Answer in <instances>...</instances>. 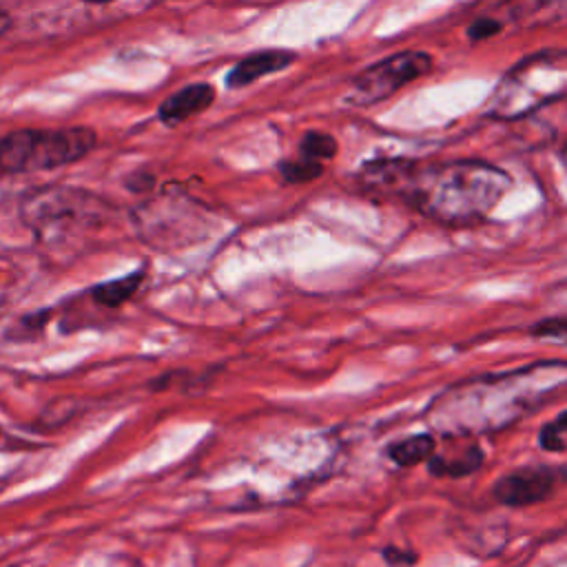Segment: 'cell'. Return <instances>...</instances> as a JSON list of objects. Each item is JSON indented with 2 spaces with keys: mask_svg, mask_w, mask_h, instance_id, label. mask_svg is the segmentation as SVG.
Returning <instances> with one entry per match:
<instances>
[{
  "mask_svg": "<svg viewBox=\"0 0 567 567\" xmlns=\"http://www.w3.org/2000/svg\"><path fill=\"white\" fill-rule=\"evenodd\" d=\"M501 29H503V24L498 20H494V18H478V20H474L467 27V35H470V40H485V38L496 35Z\"/></svg>",
  "mask_w": 567,
  "mask_h": 567,
  "instance_id": "obj_18",
  "label": "cell"
},
{
  "mask_svg": "<svg viewBox=\"0 0 567 567\" xmlns=\"http://www.w3.org/2000/svg\"><path fill=\"white\" fill-rule=\"evenodd\" d=\"M558 157H560V162L567 166V142H563V146L558 148Z\"/></svg>",
  "mask_w": 567,
  "mask_h": 567,
  "instance_id": "obj_21",
  "label": "cell"
},
{
  "mask_svg": "<svg viewBox=\"0 0 567 567\" xmlns=\"http://www.w3.org/2000/svg\"><path fill=\"white\" fill-rule=\"evenodd\" d=\"M93 146L91 128L13 131L0 140V168L9 173L55 168L84 157Z\"/></svg>",
  "mask_w": 567,
  "mask_h": 567,
  "instance_id": "obj_4",
  "label": "cell"
},
{
  "mask_svg": "<svg viewBox=\"0 0 567 567\" xmlns=\"http://www.w3.org/2000/svg\"><path fill=\"white\" fill-rule=\"evenodd\" d=\"M86 2H95V4H104V2H111V0H86Z\"/></svg>",
  "mask_w": 567,
  "mask_h": 567,
  "instance_id": "obj_22",
  "label": "cell"
},
{
  "mask_svg": "<svg viewBox=\"0 0 567 567\" xmlns=\"http://www.w3.org/2000/svg\"><path fill=\"white\" fill-rule=\"evenodd\" d=\"M281 175L292 182V184H301V182H310L315 177L321 175L323 166L317 159L310 157H301V159H286L279 164Z\"/></svg>",
  "mask_w": 567,
  "mask_h": 567,
  "instance_id": "obj_16",
  "label": "cell"
},
{
  "mask_svg": "<svg viewBox=\"0 0 567 567\" xmlns=\"http://www.w3.org/2000/svg\"><path fill=\"white\" fill-rule=\"evenodd\" d=\"M556 485L554 467H518L494 483V496L509 507H525L545 501Z\"/></svg>",
  "mask_w": 567,
  "mask_h": 567,
  "instance_id": "obj_7",
  "label": "cell"
},
{
  "mask_svg": "<svg viewBox=\"0 0 567 567\" xmlns=\"http://www.w3.org/2000/svg\"><path fill=\"white\" fill-rule=\"evenodd\" d=\"M385 556H396V551H394V549H388ZM388 560H392V563H405L408 558H405V554H399V558H388Z\"/></svg>",
  "mask_w": 567,
  "mask_h": 567,
  "instance_id": "obj_20",
  "label": "cell"
},
{
  "mask_svg": "<svg viewBox=\"0 0 567 567\" xmlns=\"http://www.w3.org/2000/svg\"><path fill=\"white\" fill-rule=\"evenodd\" d=\"M337 153V140L328 133L310 131L301 137V155L310 159H330Z\"/></svg>",
  "mask_w": 567,
  "mask_h": 567,
  "instance_id": "obj_15",
  "label": "cell"
},
{
  "mask_svg": "<svg viewBox=\"0 0 567 567\" xmlns=\"http://www.w3.org/2000/svg\"><path fill=\"white\" fill-rule=\"evenodd\" d=\"M509 186V175L494 164L454 159L416 166L405 202L439 224L467 226L485 219Z\"/></svg>",
  "mask_w": 567,
  "mask_h": 567,
  "instance_id": "obj_2",
  "label": "cell"
},
{
  "mask_svg": "<svg viewBox=\"0 0 567 567\" xmlns=\"http://www.w3.org/2000/svg\"><path fill=\"white\" fill-rule=\"evenodd\" d=\"M295 60V53L290 51H279V49H270V51H257L252 55H246L244 60H239L230 73L226 75V84L233 89L246 86L264 75H270L275 71H281L284 66H288Z\"/></svg>",
  "mask_w": 567,
  "mask_h": 567,
  "instance_id": "obj_10",
  "label": "cell"
},
{
  "mask_svg": "<svg viewBox=\"0 0 567 567\" xmlns=\"http://www.w3.org/2000/svg\"><path fill=\"white\" fill-rule=\"evenodd\" d=\"M538 443L547 452H563L567 447V410L540 427Z\"/></svg>",
  "mask_w": 567,
  "mask_h": 567,
  "instance_id": "obj_14",
  "label": "cell"
},
{
  "mask_svg": "<svg viewBox=\"0 0 567 567\" xmlns=\"http://www.w3.org/2000/svg\"><path fill=\"white\" fill-rule=\"evenodd\" d=\"M9 27H11V18H9V13L0 11V35H2Z\"/></svg>",
  "mask_w": 567,
  "mask_h": 567,
  "instance_id": "obj_19",
  "label": "cell"
},
{
  "mask_svg": "<svg viewBox=\"0 0 567 567\" xmlns=\"http://www.w3.org/2000/svg\"><path fill=\"white\" fill-rule=\"evenodd\" d=\"M0 303H2V299H0Z\"/></svg>",
  "mask_w": 567,
  "mask_h": 567,
  "instance_id": "obj_23",
  "label": "cell"
},
{
  "mask_svg": "<svg viewBox=\"0 0 567 567\" xmlns=\"http://www.w3.org/2000/svg\"><path fill=\"white\" fill-rule=\"evenodd\" d=\"M563 390H567V361H538L450 385L425 410V421L447 436L498 432Z\"/></svg>",
  "mask_w": 567,
  "mask_h": 567,
  "instance_id": "obj_1",
  "label": "cell"
},
{
  "mask_svg": "<svg viewBox=\"0 0 567 567\" xmlns=\"http://www.w3.org/2000/svg\"><path fill=\"white\" fill-rule=\"evenodd\" d=\"M434 60L425 51H401L394 53L372 66H368L352 82L346 100L354 106H370L390 95H394L401 86L423 78L430 73Z\"/></svg>",
  "mask_w": 567,
  "mask_h": 567,
  "instance_id": "obj_6",
  "label": "cell"
},
{
  "mask_svg": "<svg viewBox=\"0 0 567 567\" xmlns=\"http://www.w3.org/2000/svg\"><path fill=\"white\" fill-rule=\"evenodd\" d=\"M215 100V89L210 84H188L177 93L168 95L159 106V120L168 126L179 124L186 117H193L206 111Z\"/></svg>",
  "mask_w": 567,
  "mask_h": 567,
  "instance_id": "obj_9",
  "label": "cell"
},
{
  "mask_svg": "<svg viewBox=\"0 0 567 567\" xmlns=\"http://www.w3.org/2000/svg\"><path fill=\"white\" fill-rule=\"evenodd\" d=\"M97 204L89 193L66 186L40 188L24 197L22 219L29 224L42 239H51L60 233H66L73 226H80L89 219H95Z\"/></svg>",
  "mask_w": 567,
  "mask_h": 567,
  "instance_id": "obj_5",
  "label": "cell"
},
{
  "mask_svg": "<svg viewBox=\"0 0 567 567\" xmlns=\"http://www.w3.org/2000/svg\"><path fill=\"white\" fill-rule=\"evenodd\" d=\"M563 95H567V49H543L503 73L483 113L494 120H520Z\"/></svg>",
  "mask_w": 567,
  "mask_h": 567,
  "instance_id": "obj_3",
  "label": "cell"
},
{
  "mask_svg": "<svg viewBox=\"0 0 567 567\" xmlns=\"http://www.w3.org/2000/svg\"><path fill=\"white\" fill-rule=\"evenodd\" d=\"M529 332L536 337H567V317L543 319V321L534 323Z\"/></svg>",
  "mask_w": 567,
  "mask_h": 567,
  "instance_id": "obj_17",
  "label": "cell"
},
{
  "mask_svg": "<svg viewBox=\"0 0 567 567\" xmlns=\"http://www.w3.org/2000/svg\"><path fill=\"white\" fill-rule=\"evenodd\" d=\"M481 463H483L481 447H467L465 452H461L452 458L432 454L427 458V470L434 476H465V474H472L474 470H478Z\"/></svg>",
  "mask_w": 567,
  "mask_h": 567,
  "instance_id": "obj_13",
  "label": "cell"
},
{
  "mask_svg": "<svg viewBox=\"0 0 567 567\" xmlns=\"http://www.w3.org/2000/svg\"><path fill=\"white\" fill-rule=\"evenodd\" d=\"M142 281H144V270H135V272H128L126 277L111 279V281L93 286L91 297L104 308H120L122 303H126L137 292Z\"/></svg>",
  "mask_w": 567,
  "mask_h": 567,
  "instance_id": "obj_11",
  "label": "cell"
},
{
  "mask_svg": "<svg viewBox=\"0 0 567 567\" xmlns=\"http://www.w3.org/2000/svg\"><path fill=\"white\" fill-rule=\"evenodd\" d=\"M416 173V164L410 159H374L361 168V184L370 193L392 195V197H408Z\"/></svg>",
  "mask_w": 567,
  "mask_h": 567,
  "instance_id": "obj_8",
  "label": "cell"
},
{
  "mask_svg": "<svg viewBox=\"0 0 567 567\" xmlns=\"http://www.w3.org/2000/svg\"><path fill=\"white\" fill-rule=\"evenodd\" d=\"M436 450V441L432 434H414L401 439L388 447V458L399 467H412L427 461Z\"/></svg>",
  "mask_w": 567,
  "mask_h": 567,
  "instance_id": "obj_12",
  "label": "cell"
}]
</instances>
